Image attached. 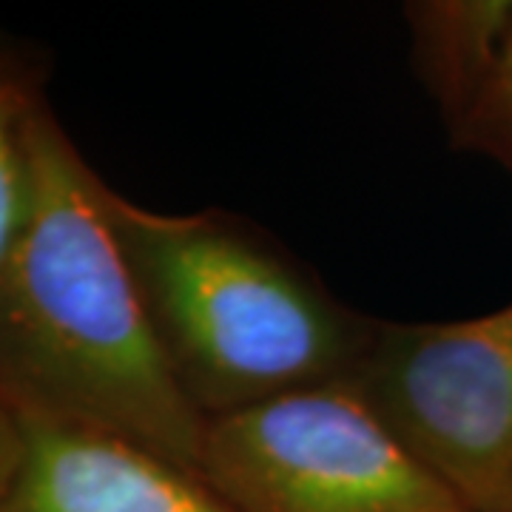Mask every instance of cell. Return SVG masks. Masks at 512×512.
Wrapping results in <instances>:
<instances>
[{
    "label": "cell",
    "mask_w": 512,
    "mask_h": 512,
    "mask_svg": "<svg viewBox=\"0 0 512 512\" xmlns=\"http://www.w3.org/2000/svg\"><path fill=\"white\" fill-rule=\"evenodd\" d=\"M106 188L46 100L29 123V205L0 279V384L200 473L205 424L151 322Z\"/></svg>",
    "instance_id": "6da1fadb"
},
{
    "label": "cell",
    "mask_w": 512,
    "mask_h": 512,
    "mask_svg": "<svg viewBox=\"0 0 512 512\" xmlns=\"http://www.w3.org/2000/svg\"><path fill=\"white\" fill-rule=\"evenodd\" d=\"M168 362L202 419L348 379L367 333L265 245L208 214H160L106 188Z\"/></svg>",
    "instance_id": "7a4b0ae2"
},
{
    "label": "cell",
    "mask_w": 512,
    "mask_h": 512,
    "mask_svg": "<svg viewBox=\"0 0 512 512\" xmlns=\"http://www.w3.org/2000/svg\"><path fill=\"white\" fill-rule=\"evenodd\" d=\"M200 473L237 512H473L348 379L211 419Z\"/></svg>",
    "instance_id": "3957f363"
},
{
    "label": "cell",
    "mask_w": 512,
    "mask_h": 512,
    "mask_svg": "<svg viewBox=\"0 0 512 512\" xmlns=\"http://www.w3.org/2000/svg\"><path fill=\"white\" fill-rule=\"evenodd\" d=\"M348 382L473 512H512V302L367 333Z\"/></svg>",
    "instance_id": "277c9868"
},
{
    "label": "cell",
    "mask_w": 512,
    "mask_h": 512,
    "mask_svg": "<svg viewBox=\"0 0 512 512\" xmlns=\"http://www.w3.org/2000/svg\"><path fill=\"white\" fill-rule=\"evenodd\" d=\"M23 419L26 458L0 512H237L205 478L148 447L29 404Z\"/></svg>",
    "instance_id": "5b68a950"
},
{
    "label": "cell",
    "mask_w": 512,
    "mask_h": 512,
    "mask_svg": "<svg viewBox=\"0 0 512 512\" xmlns=\"http://www.w3.org/2000/svg\"><path fill=\"white\" fill-rule=\"evenodd\" d=\"M413 12L421 72L456 131L510 35L512 0L421 3Z\"/></svg>",
    "instance_id": "8992f818"
},
{
    "label": "cell",
    "mask_w": 512,
    "mask_h": 512,
    "mask_svg": "<svg viewBox=\"0 0 512 512\" xmlns=\"http://www.w3.org/2000/svg\"><path fill=\"white\" fill-rule=\"evenodd\" d=\"M43 103L35 80L0 52V279L29 205V123Z\"/></svg>",
    "instance_id": "52a82bcc"
},
{
    "label": "cell",
    "mask_w": 512,
    "mask_h": 512,
    "mask_svg": "<svg viewBox=\"0 0 512 512\" xmlns=\"http://www.w3.org/2000/svg\"><path fill=\"white\" fill-rule=\"evenodd\" d=\"M453 134L458 146L490 154L512 171V29L473 109Z\"/></svg>",
    "instance_id": "ba28073f"
},
{
    "label": "cell",
    "mask_w": 512,
    "mask_h": 512,
    "mask_svg": "<svg viewBox=\"0 0 512 512\" xmlns=\"http://www.w3.org/2000/svg\"><path fill=\"white\" fill-rule=\"evenodd\" d=\"M26 458V419L18 396L0 384V501L9 495Z\"/></svg>",
    "instance_id": "9c48e42d"
}]
</instances>
